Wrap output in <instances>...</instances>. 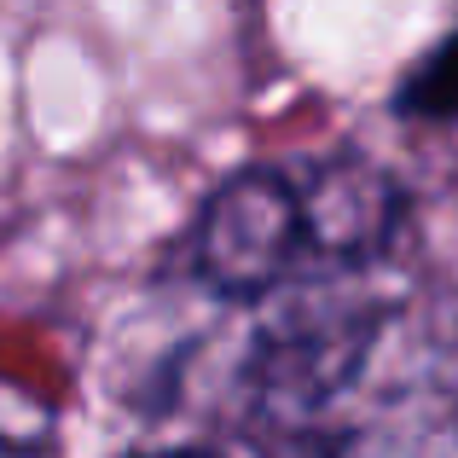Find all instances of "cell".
Segmentation results:
<instances>
[{
  "instance_id": "6da1fadb",
  "label": "cell",
  "mask_w": 458,
  "mask_h": 458,
  "mask_svg": "<svg viewBox=\"0 0 458 458\" xmlns=\"http://www.w3.org/2000/svg\"><path fill=\"white\" fill-rule=\"evenodd\" d=\"M383 313L354 296H296L267 313L244 354V401L273 429H319V418L360 383Z\"/></svg>"
},
{
  "instance_id": "7a4b0ae2",
  "label": "cell",
  "mask_w": 458,
  "mask_h": 458,
  "mask_svg": "<svg viewBox=\"0 0 458 458\" xmlns=\"http://www.w3.org/2000/svg\"><path fill=\"white\" fill-rule=\"evenodd\" d=\"M302 244V191L273 168H244L221 180V191L203 203L198 233H191V267L209 291L250 302L291 273Z\"/></svg>"
},
{
  "instance_id": "3957f363",
  "label": "cell",
  "mask_w": 458,
  "mask_h": 458,
  "mask_svg": "<svg viewBox=\"0 0 458 458\" xmlns=\"http://www.w3.org/2000/svg\"><path fill=\"white\" fill-rule=\"evenodd\" d=\"M406 215V198L377 163L366 157H343L331 163L313 191L302 198V226H308V244L319 256L343 261V267H360V261L383 256Z\"/></svg>"
},
{
  "instance_id": "277c9868",
  "label": "cell",
  "mask_w": 458,
  "mask_h": 458,
  "mask_svg": "<svg viewBox=\"0 0 458 458\" xmlns=\"http://www.w3.org/2000/svg\"><path fill=\"white\" fill-rule=\"evenodd\" d=\"M394 111L412 116V123H453L458 116V35H447V41L401 81Z\"/></svg>"
},
{
  "instance_id": "5b68a950",
  "label": "cell",
  "mask_w": 458,
  "mask_h": 458,
  "mask_svg": "<svg viewBox=\"0 0 458 458\" xmlns=\"http://www.w3.org/2000/svg\"><path fill=\"white\" fill-rule=\"evenodd\" d=\"M291 458H418L412 441H401L394 429H377V424H354V429H308V436H296Z\"/></svg>"
},
{
  "instance_id": "8992f818",
  "label": "cell",
  "mask_w": 458,
  "mask_h": 458,
  "mask_svg": "<svg viewBox=\"0 0 458 458\" xmlns=\"http://www.w3.org/2000/svg\"><path fill=\"white\" fill-rule=\"evenodd\" d=\"M0 458H23V453H18V447H12V441H6V436H0Z\"/></svg>"
},
{
  "instance_id": "52a82bcc",
  "label": "cell",
  "mask_w": 458,
  "mask_h": 458,
  "mask_svg": "<svg viewBox=\"0 0 458 458\" xmlns=\"http://www.w3.org/2000/svg\"><path fill=\"white\" fill-rule=\"evenodd\" d=\"M157 458H209V453H157Z\"/></svg>"
}]
</instances>
